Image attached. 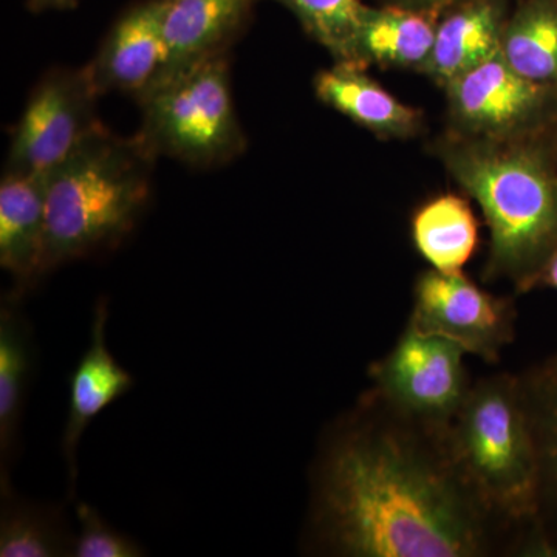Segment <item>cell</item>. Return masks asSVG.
Instances as JSON below:
<instances>
[{
	"mask_svg": "<svg viewBox=\"0 0 557 557\" xmlns=\"http://www.w3.org/2000/svg\"><path fill=\"white\" fill-rule=\"evenodd\" d=\"M108 299H100L95 306L91 322L89 348L84 351L78 364L70 376L69 416L62 435V453L67 463L70 497L75 494L78 475L79 440L95 417L112 405L115 399L134 387V376L126 372L110 354L106 343L108 329Z\"/></svg>",
	"mask_w": 557,
	"mask_h": 557,
	"instance_id": "4fadbf2b",
	"label": "cell"
},
{
	"mask_svg": "<svg viewBox=\"0 0 557 557\" xmlns=\"http://www.w3.org/2000/svg\"><path fill=\"white\" fill-rule=\"evenodd\" d=\"M47 177L3 172L0 183V265L20 300L46 271Z\"/></svg>",
	"mask_w": 557,
	"mask_h": 557,
	"instance_id": "8fae6325",
	"label": "cell"
},
{
	"mask_svg": "<svg viewBox=\"0 0 557 557\" xmlns=\"http://www.w3.org/2000/svg\"><path fill=\"white\" fill-rule=\"evenodd\" d=\"M256 3L258 0H164L168 61L161 78L230 54L231 47L248 30Z\"/></svg>",
	"mask_w": 557,
	"mask_h": 557,
	"instance_id": "7c38bea8",
	"label": "cell"
},
{
	"mask_svg": "<svg viewBox=\"0 0 557 557\" xmlns=\"http://www.w3.org/2000/svg\"><path fill=\"white\" fill-rule=\"evenodd\" d=\"M295 14L300 27L341 64L357 65L361 0H274Z\"/></svg>",
	"mask_w": 557,
	"mask_h": 557,
	"instance_id": "7402d4cb",
	"label": "cell"
},
{
	"mask_svg": "<svg viewBox=\"0 0 557 557\" xmlns=\"http://www.w3.org/2000/svg\"><path fill=\"white\" fill-rule=\"evenodd\" d=\"M553 139H555L556 152H557V127L555 132H553Z\"/></svg>",
	"mask_w": 557,
	"mask_h": 557,
	"instance_id": "4316f807",
	"label": "cell"
},
{
	"mask_svg": "<svg viewBox=\"0 0 557 557\" xmlns=\"http://www.w3.org/2000/svg\"><path fill=\"white\" fill-rule=\"evenodd\" d=\"M458 2L460 0H383L384 5L399 7V9L418 11V13L435 14V16H442L446 10Z\"/></svg>",
	"mask_w": 557,
	"mask_h": 557,
	"instance_id": "cb8c5ba5",
	"label": "cell"
},
{
	"mask_svg": "<svg viewBox=\"0 0 557 557\" xmlns=\"http://www.w3.org/2000/svg\"><path fill=\"white\" fill-rule=\"evenodd\" d=\"M544 287L557 289V249L553 252L552 258L548 259L544 271H542L541 281H539V288Z\"/></svg>",
	"mask_w": 557,
	"mask_h": 557,
	"instance_id": "484cf974",
	"label": "cell"
},
{
	"mask_svg": "<svg viewBox=\"0 0 557 557\" xmlns=\"http://www.w3.org/2000/svg\"><path fill=\"white\" fill-rule=\"evenodd\" d=\"M519 379L536 456V523L557 557V355Z\"/></svg>",
	"mask_w": 557,
	"mask_h": 557,
	"instance_id": "2e32d148",
	"label": "cell"
},
{
	"mask_svg": "<svg viewBox=\"0 0 557 557\" xmlns=\"http://www.w3.org/2000/svg\"><path fill=\"white\" fill-rule=\"evenodd\" d=\"M89 69L50 70L36 84L11 135L5 172L47 175L102 126Z\"/></svg>",
	"mask_w": 557,
	"mask_h": 557,
	"instance_id": "ba28073f",
	"label": "cell"
},
{
	"mask_svg": "<svg viewBox=\"0 0 557 557\" xmlns=\"http://www.w3.org/2000/svg\"><path fill=\"white\" fill-rule=\"evenodd\" d=\"M509 0H460L438 17L434 49L423 75L440 89L500 51Z\"/></svg>",
	"mask_w": 557,
	"mask_h": 557,
	"instance_id": "5bb4252c",
	"label": "cell"
},
{
	"mask_svg": "<svg viewBox=\"0 0 557 557\" xmlns=\"http://www.w3.org/2000/svg\"><path fill=\"white\" fill-rule=\"evenodd\" d=\"M515 300L498 298L465 276L463 271H423L413 288L409 325L445 336L469 355L496 364L516 338Z\"/></svg>",
	"mask_w": 557,
	"mask_h": 557,
	"instance_id": "9c48e42d",
	"label": "cell"
},
{
	"mask_svg": "<svg viewBox=\"0 0 557 557\" xmlns=\"http://www.w3.org/2000/svg\"><path fill=\"white\" fill-rule=\"evenodd\" d=\"M438 17L394 5H364L355 47L358 67L376 65L423 75L434 49Z\"/></svg>",
	"mask_w": 557,
	"mask_h": 557,
	"instance_id": "e0dca14e",
	"label": "cell"
},
{
	"mask_svg": "<svg viewBox=\"0 0 557 557\" xmlns=\"http://www.w3.org/2000/svg\"><path fill=\"white\" fill-rule=\"evenodd\" d=\"M10 299L0 311V486L9 490L16 456L22 406L33 369L32 329Z\"/></svg>",
	"mask_w": 557,
	"mask_h": 557,
	"instance_id": "ac0fdd59",
	"label": "cell"
},
{
	"mask_svg": "<svg viewBox=\"0 0 557 557\" xmlns=\"http://www.w3.org/2000/svg\"><path fill=\"white\" fill-rule=\"evenodd\" d=\"M76 7V0H28V9L40 13L47 10H72Z\"/></svg>",
	"mask_w": 557,
	"mask_h": 557,
	"instance_id": "d4e9b609",
	"label": "cell"
},
{
	"mask_svg": "<svg viewBox=\"0 0 557 557\" xmlns=\"http://www.w3.org/2000/svg\"><path fill=\"white\" fill-rule=\"evenodd\" d=\"M300 541L314 556H525L468 485L448 429L405 416L372 388L319 438Z\"/></svg>",
	"mask_w": 557,
	"mask_h": 557,
	"instance_id": "6da1fadb",
	"label": "cell"
},
{
	"mask_svg": "<svg viewBox=\"0 0 557 557\" xmlns=\"http://www.w3.org/2000/svg\"><path fill=\"white\" fill-rule=\"evenodd\" d=\"M81 533L76 537L75 557H139L145 549L137 542L112 527L90 505L76 504Z\"/></svg>",
	"mask_w": 557,
	"mask_h": 557,
	"instance_id": "603a6c76",
	"label": "cell"
},
{
	"mask_svg": "<svg viewBox=\"0 0 557 557\" xmlns=\"http://www.w3.org/2000/svg\"><path fill=\"white\" fill-rule=\"evenodd\" d=\"M412 237L418 252L432 269L457 273L478 247L479 222L467 199L442 194L413 212Z\"/></svg>",
	"mask_w": 557,
	"mask_h": 557,
	"instance_id": "d6986e66",
	"label": "cell"
},
{
	"mask_svg": "<svg viewBox=\"0 0 557 557\" xmlns=\"http://www.w3.org/2000/svg\"><path fill=\"white\" fill-rule=\"evenodd\" d=\"M163 7L164 0H143L110 27L87 65L100 95L119 91L137 100L161 78L168 61Z\"/></svg>",
	"mask_w": 557,
	"mask_h": 557,
	"instance_id": "30bf717a",
	"label": "cell"
},
{
	"mask_svg": "<svg viewBox=\"0 0 557 557\" xmlns=\"http://www.w3.org/2000/svg\"><path fill=\"white\" fill-rule=\"evenodd\" d=\"M448 442L468 485L519 537L525 556L552 557L536 523V456L519 375L498 372L472 381Z\"/></svg>",
	"mask_w": 557,
	"mask_h": 557,
	"instance_id": "277c9868",
	"label": "cell"
},
{
	"mask_svg": "<svg viewBox=\"0 0 557 557\" xmlns=\"http://www.w3.org/2000/svg\"><path fill=\"white\" fill-rule=\"evenodd\" d=\"M465 355L454 341L408 324L386 357L370 366V388L405 416L446 431L472 384Z\"/></svg>",
	"mask_w": 557,
	"mask_h": 557,
	"instance_id": "52a82bcc",
	"label": "cell"
},
{
	"mask_svg": "<svg viewBox=\"0 0 557 557\" xmlns=\"http://www.w3.org/2000/svg\"><path fill=\"white\" fill-rule=\"evenodd\" d=\"M157 157L101 126L47 177L46 271L120 247L150 199Z\"/></svg>",
	"mask_w": 557,
	"mask_h": 557,
	"instance_id": "3957f363",
	"label": "cell"
},
{
	"mask_svg": "<svg viewBox=\"0 0 557 557\" xmlns=\"http://www.w3.org/2000/svg\"><path fill=\"white\" fill-rule=\"evenodd\" d=\"M75 545L76 536L64 509L24 500L11 487L2 491L0 556H73Z\"/></svg>",
	"mask_w": 557,
	"mask_h": 557,
	"instance_id": "44dd1931",
	"label": "cell"
},
{
	"mask_svg": "<svg viewBox=\"0 0 557 557\" xmlns=\"http://www.w3.org/2000/svg\"><path fill=\"white\" fill-rule=\"evenodd\" d=\"M137 101L141 108L137 135L157 159L170 157L211 170L247 150L234 104L230 54L164 76Z\"/></svg>",
	"mask_w": 557,
	"mask_h": 557,
	"instance_id": "5b68a950",
	"label": "cell"
},
{
	"mask_svg": "<svg viewBox=\"0 0 557 557\" xmlns=\"http://www.w3.org/2000/svg\"><path fill=\"white\" fill-rule=\"evenodd\" d=\"M500 54L523 78L557 89V0H519L505 25Z\"/></svg>",
	"mask_w": 557,
	"mask_h": 557,
	"instance_id": "ffe728a7",
	"label": "cell"
},
{
	"mask_svg": "<svg viewBox=\"0 0 557 557\" xmlns=\"http://www.w3.org/2000/svg\"><path fill=\"white\" fill-rule=\"evenodd\" d=\"M490 230L483 278L507 281L516 293L539 288L557 249V152L553 134L491 141L446 131L431 146Z\"/></svg>",
	"mask_w": 557,
	"mask_h": 557,
	"instance_id": "7a4b0ae2",
	"label": "cell"
},
{
	"mask_svg": "<svg viewBox=\"0 0 557 557\" xmlns=\"http://www.w3.org/2000/svg\"><path fill=\"white\" fill-rule=\"evenodd\" d=\"M366 70L335 62L333 67L314 76V95L322 104L372 132L376 138L418 137L424 129L423 112L397 100Z\"/></svg>",
	"mask_w": 557,
	"mask_h": 557,
	"instance_id": "9a60e30c",
	"label": "cell"
},
{
	"mask_svg": "<svg viewBox=\"0 0 557 557\" xmlns=\"http://www.w3.org/2000/svg\"><path fill=\"white\" fill-rule=\"evenodd\" d=\"M446 131L458 137L512 141L557 127V89L523 78L500 51L445 87Z\"/></svg>",
	"mask_w": 557,
	"mask_h": 557,
	"instance_id": "8992f818",
	"label": "cell"
}]
</instances>
